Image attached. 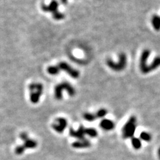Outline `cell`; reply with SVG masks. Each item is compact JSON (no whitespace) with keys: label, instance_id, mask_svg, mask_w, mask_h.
Returning <instances> with one entry per match:
<instances>
[{"label":"cell","instance_id":"obj_1","mask_svg":"<svg viewBox=\"0 0 160 160\" xmlns=\"http://www.w3.org/2000/svg\"><path fill=\"white\" fill-rule=\"evenodd\" d=\"M137 127V119L135 116L129 118L122 128V137L124 139L132 138Z\"/></svg>","mask_w":160,"mask_h":160},{"label":"cell","instance_id":"obj_2","mask_svg":"<svg viewBox=\"0 0 160 160\" xmlns=\"http://www.w3.org/2000/svg\"><path fill=\"white\" fill-rule=\"evenodd\" d=\"M127 56L124 53H121L119 55L118 62H114L112 59H108L106 61L107 66L115 72H122L127 66Z\"/></svg>","mask_w":160,"mask_h":160},{"label":"cell","instance_id":"obj_3","mask_svg":"<svg viewBox=\"0 0 160 160\" xmlns=\"http://www.w3.org/2000/svg\"><path fill=\"white\" fill-rule=\"evenodd\" d=\"M59 4L56 0H52L49 5H42V9L45 12H50L53 15V18L56 20H61L65 18V16L59 12Z\"/></svg>","mask_w":160,"mask_h":160},{"label":"cell","instance_id":"obj_4","mask_svg":"<svg viewBox=\"0 0 160 160\" xmlns=\"http://www.w3.org/2000/svg\"><path fill=\"white\" fill-rule=\"evenodd\" d=\"M29 89L30 91V101L32 103H38L43 93V85L39 83H32L29 86Z\"/></svg>","mask_w":160,"mask_h":160},{"label":"cell","instance_id":"obj_5","mask_svg":"<svg viewBox=\"0 0 160 160\" xmlns=\"http://www.w3.org/2000/svg\"><path fill=\"white\" fill-rule=\"evenodd\" d=\"M63 90H66V92L68 93L70 96H74L76 95V90L72 87L70 83L68 82H63L59 84H58L55 87V98L59 100L62 99V92Z\"/></svg>","mask_w":160,"mask_h":160},{"label":"cell","instance_id":"obj_6","mask_svg":"<svg viewBox=\"0 0 160 160\" xmlns=\"http://www.w3.org/2000/svg\"><path fill=\"white\" fill-rule=\"evenodd\" d=\"M57 66L59 70V72H66L68 74H69V76L73 78H78L79 76V73L78 70L73 68L66 62H60L57 65Z\"/></svg>","mask_w":160,"mask_h":160},{"label":"cell","instance_id":"obj_7","mask_svg":"<svg viewBox=\"0 0 160 160\" xmlns=\"http://www.w3.org/2000/svg\"><path fill=\"white\" fill-rule=\"evenodd\" d=\"M150 53H151L150 50L148 49H146L142 52L141 57H140L139 68L141 72L144 74H146V71L148 67V60L150 56Z\"/></svg>","mask_w":160,"mask_h":160},{"label":"cell","instance_id":"obj_8","mask_svg":"<svg viewBox=\"0 0 160 160\" xmlns=\"http://www.w3.org/2000/svg\"><path fill=\"white\" fill-rule=\"evenodd\" d=\"M20 138L23 141V146H22V147L25 149L36 148L38 146V143L36 140L29 138L28 137V133H21V134H20Z\"/></svg>","mask_w":160,"mask_h":160},{"label":"cell","instance_id":"obj_9","mask_svg":"<svg viewBox=\"0 0 160 160\" xmlns=\"http://www.w3.org/2000/svg\"><path fill=\"white\" fill-rule=\"evenodd\" d=\"M68 126L67 120L63 118H59L56 119V121L52 125V128L58 133H62Z\"/></svg>","mask_w":160,"mask_h":160},{"label":"cell","instance_id":"obj_10","mask_svg":"<svg viewBox=\"0 0 160 160\" xmlns=\"http://www.w3.org/2000/svg\"><path fill=\"white\" fill-rule=\"evenodd\" d=\"M69 135L71 136L77 138L79 140L85 139L84 136L86 135V128L83 126H79L78 130H74L73 128H70Z\"/></svg>","mask_w":160,"mask_h":160},{"label":"cell","instance_id":"obj_11","mask_svg":"<svg viewBox=\"0 0 160 160\" xmlns=\"http://www.w3.org/2000/svg\"><path fill=\"white\" fill-rule=\"evenodd\" d=\"M159 67H160V56H157L153 59L152 62L148 66L146 71V74L155 71Z\"/></svg>","mask_w":160,"mask_h":160},{"label":"cell","instance_id":"obj_12","mask_svg":"<svg viewBox=\"0 0 160 160\" xmlns=\"http://www.w3.org/2000/svg\"><path fill=\"white\" fill-rule=\"evenodd\" d=\"M100 127L104 130L109 131V130H112L115 128V123L112 120L104 119L100 123Z\"/></svg>","mask_w":160,"mask_h":160},{"label":"cell","instance_id":"obj_13","mask_svg":"<svg viewBox=\"0 0 160 160\" xmlns=\"http://www.w3.org/2000/svg\"><path fill=\"white\" fill-rule=\"evenodd\" d=\"M72 146L75 148H77V149L87 148H89L91 146V143H90L88 140H87L86 139H83L79 140V141H78V142L73 143Z\"/></svg>","mask_w":160,"mask_h":160},{"label":"cell","instance_id":"obj_14","mask_svg":"<svg viewBox=\"0 0 160 160\" xmlns=\"http://www.w3.org/2000/svg\"><path fill=\"white\" fill-rule=\"evenodd\" d=\"M152 24L153 28L156 31L160 30V16L158 15H153L152 18Z\"/></svg>","mask_w":160,"mask_h":160},{"label":"cell","instance_id":"obj_15","mask_svg":"<svg viewBox=\"0 0 160 160\" xmlns=\"http://www.w3.org/2000/svg\"><path fill=\"white\" fill-rule=\"evenodd\" d=\"M132 146L136 149H139L142 147V142L141 139L138 138L133 137L132 138Z\"/></svg>","mask_w":160,"mask_h":160},{"label":"cell","instance_id":"obj_16","mask_svg":"<svg viewBox=\"0 0 160 160\" xmlns=\"http://www.w3.org/2000/svg\"><path fill=\"white\" fill-rule=\"evenodd\" d=\"M86 135H88L91 138H96L98 136V132L96 129L92 128H86Z\"/></svg>","mask_w":160,"mask_h":160},{"label":"cell","instance_id":"obj_17","mask_svg":"<svg viewBox=\"0 0 160 160\" xmlns=\"http://www.w3.org/2000/svg\"><path fill=\"white\" fill-rule=\"evenodd\" d=\"M48 72L52 76H56L60 72L57 66H49L48 68Z\"/></svg>","mask_w":160,"mask_h":160},{"label":"cell","instance_id":"obj_18","mask_svg":"<svg viewBox=\"0 0 160 160\" xmlns=\"http://www.w3.org/2000/svg\"><path fill=\"white\" fill-rule=\"evenodd\" d=\"M83 118L88 122H92V121H94L95 119H96L97 117L95 113H86L83 115Z\"/></svg>","mask_w":160,"mask_h":160},{"label":"cell","instance_id":"obj_19","mask_svg":"<svg viewBox=\"0 0 160 160\" xmlns=\"http://www.w3.org/2000/svg\"><path fill=\"white\" fill-rule=\"evenodd\" d=\"M140 138H141L143 141L146 142H149L152 140V136L151 134L146 132H142L140 134Z\"/></svg>","mask_w":160,"mask_h":160},{"label":"cell","instance_id":"obj_20","mask_svg":"<svg viewBox=\"0 0 160 160\" xmlns=\"http://www.w3.org/2000/svg\"><path fill=\"white\" fill-rule=\"evenodd\" d=\"M108 110L106 109H99L98 111L95 113L96 114V116L97 117V119L98 118H104L105 116H106V115L108 114Z\"/></svg>","mask_w":160,"mask_h":160},{"label":"cell","instance_id":"obj_21","mask_svg":"<svg viewBox=\"0 0 160 160\" xmlns=\"http://www.w3.org/2000/svg\"><path fill=\"white\" fill-rule=\"evenodd\" d=\"M61 1H62V3H63V4H66L68 2V0H61Z\"/></svg>","mask_w":160,"mask_h":160},{"label":"cell","instance_id":"obj_22","mask_svg":"<svg viewBox=\"0 0 160 160\" xmlns=\"http://www.w3.org/2000/svg\"><path fill=\"white\" fill-rule=\"evenodd\" d=\"M158 157H159V160H160V148H159V149H158Z\"/></svg>","mask_w":160,"mask_h":160}]
</instances>
